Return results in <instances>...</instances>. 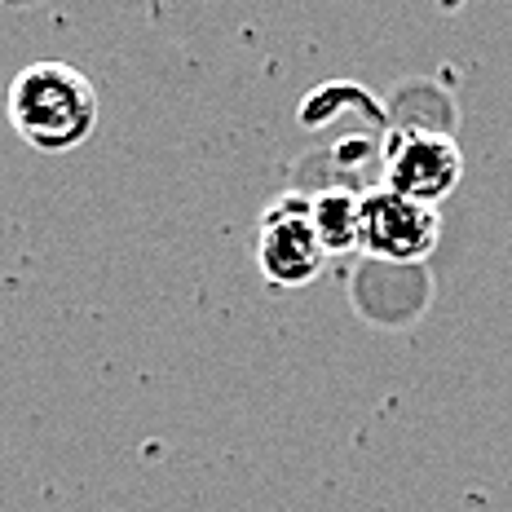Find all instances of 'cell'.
<instances>
[{"instance_id": "obj_1", "label": "cell", "mask_w": 512, "mask_h": 512, "mask_svg": "<svg viewBox=\"0 0 512 512\" xmlns=\"http://www.w3.org/2000/svg\"><path fill=\"white\" fill-rule=\"evenodd\" d=\"M9 128L45 155L76 151L98 128V89L67 62H31L9 84Z\"/></svg>"}, {"instance_id": "obj_2", "label": "cell", "mask_w": 512, "mask_h": 512, "mask_svg": "<svg viewBox=\"0 0 512 512\" xmlns=\"http://www.w3.org/2000/svg\"><path fill=\"white\" fill-rule=\"evenodd\" d=\"M256 265L274 287H301L318 279L327 265V248L309 217V199L283 195L279 204L261 212V230H256Z\"/></svg>"}, {"instance_id": "obj_3", "label": "cell", "mask_w": 512, "mask_h": 512, "mask_svg": "<svg viewBox=\"0 0 512 512\" xmlns=\"http://www.w3.org/2000/svg\"><path fill=\"white\" fill-rule=\"evenodd\" d=\"M384 177H389V190H398V195L420 199V204H437L464 177L460 146L446 133L407 128V133L393 137L389 155H384Z\"/></svg>"}, {"instance_id": "obj_4", "label": "cell", "mask_w": 512, "mask_h": 512, "mask_svg": "<svg viewBox=\"0 0 512 512\" xmlns=\"http://www.w3.org/2000/svg\"><path fill=\"white\" fill-rule=\"evenodd\" d=\"M437 234L442 221L433 204L407 199L389 186L362 199V248L384 261H424L437 248Z\"/></svg>"}, {"instance_id": "obj_5", "label": "cell", "mask_w": 512, "mask_h": 512, "mask_svg": "<svg viewBox=\"0 0 512 512\" xmlns=\"http://www.w3.org/2000/svg\"><path fill=\"white\" fill-rule=\"evenodd\" d=\"M309 217L323 239L327 256L332 252H354L362 248V199L349 190H323L309 199Z\"/></svg>"}]
</instances>
